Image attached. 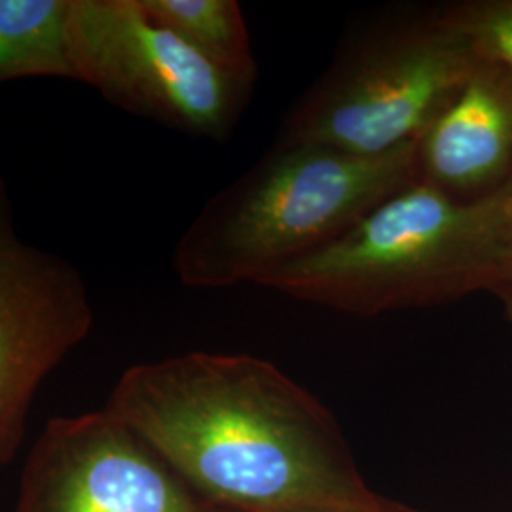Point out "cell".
Masks as SVG:
<instances>
[{"label":"cell","mask_w":512,"mask_h":512,"mask_svg":"<svg viewBox=\"0 0 512 512\" xmlns=\"http://www.w3.org/2000/svg\"><path fill=\"white\" fill-rule=\"evenodd\" d=\"M219 512H391L334 416L277 366L194 351L128 368L105 406Z\"/></svg>","instance_id":"1"},{"label":"cell","mask_w":512,"mask_h":512,"mask_svg":"<svg viewBox=\"0 0 512 512\" xmlns=\"http://www.w3.org/2000/svg\"><path fill=\"white\" fill-rule=\"evenodd\" d=\"M512 285L509 183L478 200L416 183L344 236L281 268L260 287L349 315L437 306Z\"/></svg>","instance_id":"2"},{"label":"cell","mask_w":512,"mask_h":512,"mask_svg":"<svg viewBox=\"0 0 512 512\" xmlns=\"http://www.w3.org/2000/svg\"><path fill=\"white\" fill-rule=\"evenodd\" d=\"M416 181L418 141L380 156L275 143L203 207L173 268L190 289L260 287Z\"/></svg>","instance_id":"3"},{"label":"cell","mask_w":512,"mask_h":512,"mask_svg":"<svg viewBox=\"0 0 512 512\" xmlns=\"http://www.w3.org/2000/svg\"><path fill=\"white\" fill-rule=\"evenodd\" d=\"M439 8L384 19L334 59L275 143L380 156L418 141L478 67Z\"/></svg>","instance_id":"4"},{"label":"cell","mask_w":512,"mask_h":512,"mask_svg":"<svg viewBox=\"0 0 512 512\" xmlns=\"http://www.w3.org/2000/svg\"><path fill=\"white\" fill-rule=\"evenodd\" d=\"M69 52L76 80L110 103L196 137L224 139L251 90L139 0H71Z\"/></svg>","instance_id":"5"},{"label":"cell","mask_w":512,"mask_h":512,"mask_svg":"<svg viewBox=\"0 0 512 512\" xmlns=\"http://www.w3.org/2000/svg\"><path fill=\"white\" fill-rule=\"evenodd\" d=\"M14 512H209V505L103 408L46 425Z\"/></svg>","instance_id":"6"},{"label":"cell","mask_w":512,"mask_h":512,"mask_svg":"<svg viewBox=\"0 0 512 512\" xmlns=\"http://www.w3.org/2000/svg\"><path fill=\"white\" fill-rule=\"evenodd\" d=\"M92 327L80 272L0 220V467L18 452L38 387Z\"/></svg>","instance_id":"7"},{"label":"cell","mask_w":512,"mask_h":512,"mask_svg":"<svg viewBox=\"0 0 512 512\" xmlns=\"http://www.w3.org/2000/svg\"><path fill=\"white\" fill-rule=\"evenodd\" d=\"M511 177L512 74L480 61L418 139V181L458 200H478Z\"/></svg>","instance_id":"8"},{"label":"cell","mask_w":512,"mask_h":512,"mask_svg":"<svg viewBox=\"0 0 512 512\" xmlns=\"http://www.w3.org/2000/svg\"><path fill=\"white\" fill-rule=\"evenodd\" d=\"M71 0H0V82L76 78L69 52Z\"/></svg>","instance_id":"9"},{"label":"cell","mask_w":512,"mask_h":512,"mask_svg":"<svg viewBox=\"0 0 512 512\" xmlns=\"http://www.w3.org/2000/svg\"><path fill=\"white\" fill-rule=\"evenodd\" d=\"M148 16L213 61L224 73L253 86L256 63L243 10L236 0H139Z\"/></svg>","instance_id":"10"},{"label":"cell","mask_w":512,"mask_h":512,"mask_svg":"<svg viewBox=\"0 0 512 512\" xmlns=\"http://www.w3.org/2000/svg\"><path fill=\"white\" fill-rule=\"evenodd\" d=\"M442 19L467 38L480 61L512 74V0H467L439 8Z\"/></svg>","instance_id":"11"},{"label":"cell","mask_w":512,"mask_h":512,"mask_svg":"<svg viewBox=\"0 0 512 512\" xmlns=\"http://www.w3.org/2000/svg\"><path fill=\"white\" fill-rule=\"evenodd\" d=\"M503 302H505V306H507V311H509V315L512 317V285L505 291V293L499 296Z\"/></svg>","instance_id":"12"},{"label":"cell","mask_w":512,"mask_h":512,"mask_svg":"<svg viewBox=\"0 0 512 512\" xmlns=\"http://www.w3.org/2000/svg\"><path fill=\"white\" fill-rule=\"evenodd\" d=\"M209 512H219V511H215V509H211V507H209ZM391 512H418V511H412V509H406V507H401V505H397V507H395V509H393V511Z\"/></svg>","instance_id":"13"},{"label":"cell","mask_w":512,"mask_h":512,"mask_svg":"<svg viewBox=\"0 0 512 512\" xmlns=\"http://www.w3.org/2000/svg\"><path fill=\"white\" fill-rule=\"evenodd\" d=\"M2 219H6V217H4V211H2V203H0V220Z\"/></svg>","instance_id":"14"},{"label":"cell","mask_w":512,"mask_h":512,"mask_svg":"<svg viewBox=\"0 0 512 512\" xmlns=\"http://www.w3.org/2000/svg\"><path fill=\"white\" fill-rule=\"evenodd\" d=\"M509 188H511V205H512V177L509 179Z\"/></svg>","instance_id":"15"}]
</instances>
